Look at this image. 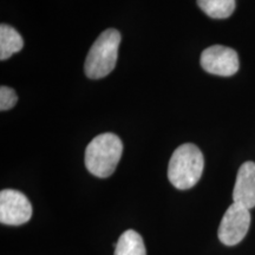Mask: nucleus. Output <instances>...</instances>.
<instances>
[{
  "mask_svg": "<svg viewBox=\"0 0 255 255\" xmlns=\"http://www.w3.org/2000/svg\"><path fill=\"white\" fill-rule=\"evenodd\" d=\"M32 205L26 196L14 189L0 193V222L7 226H20L30 221Z\"/></svg>",
  "mask_w": 255,
  "mask_h": 255,
  "instance_id": "obj_6",
  "label": "nucleus"
},
{
  "mask_svg": "<svg viewBox=\"0 0 255 255\" xmlns=\"http://www.w3.org/2000/svg\"><path fill=\"white\" fill-rule=\"evenodd\" d=\"M197 5L210 18L226 19L235 11V0H197Z\"/></svg>",
  "mask_w": 255,
  "mask_h": 255,
  "instance_id": "obj_10",
  "label": "nucleus"
},
{
  "mask_svg": "<svg viewBox=\"0 0 255 255\" xmlns=\"http://www.w3.org/2000/svg\"><path fill=\"white\" fill-rule=\"evenodd\" d=\"M251 213L246 207L233 202L228 207L219 227V240L226 246H235L244 240L251 226Z\"/></svg>",
  "mask_w": 255,
  "mask_h": 255,
  "instance_id": "obj_4",
  "label": "nucleus"
},
{
  "mask_svg": "<svg viewBox=\"0 0 255 255\" xmlns=\"http://www.w3.org/2000/svg\"><path fill=\"white\" fill-rule=\"evenodd\" d=\"M24 47V40L19 32L7 24L0 26V59L6 60Z\"/></svg>",
  "mask_w": 255,
  "mask_h": 255,
  "instance_id": "obj_8",
  "label": "nucleus"
},
{
  "mask_svg": "<svg viewBox=\"0 0 255 255\" xmlns=\"http://www.w3.org/2000/svg\"><path fill=\"white\" fill-rule=\"evenodd\" d=\"M200 62L206 72L222 77L235 75L240 66L237 51L223 45L207 47L201 55Z\"/></svg>",
  "mask_w": 255,
  "mask_h": 255,
  "instance_id": "obj_5",
  "label": "nucleus"
},
{
  "mask_svg": "<svg viewBox=\"0 0 255 255\" xmlns=\"http://www.w3.org/2000/svg\"><path fill=\"white\" fill-rule=\"evenodd\" d=\"M205 168V158L195 144L186 143L173 152L168 165V178L175 188L186 190L199 182Z\"/></svg>",
  "mask_w": 255,
  "mask_h": 255,
  "instance_id": "obj_2",
  "label": "nucleus"
},
{
  "mask_svg": "<svg viewBox=\"0 0 255 255\" xmlns=\"http://www.w3.org/2000/svg\"><path fill=\"white\" fill-rule=\"evenodd\" d=\"M115 255H146L141 235L132 229L124 232L116 244Z\"/></svg>",
  "mask_w": 255,
  "mask_h": 255,
  "instance_id": "obj_9",
  "label": "nucleus"
},
{
  "mask_svg": "<svg viewBox=\"0 0 255 255\" xmlns=\"http://www.w3.org/2000/svg\"><path fill=\"white\" fill-rule=\"evenodd\" d=\"M121 33L108 28L92 44L85 59L84 71L90 79H101L113 72L119 58Z\"/></svg>",
  "mask_w": 255,
  "mask_h": 255,
  "instance_id": "obj_3",
  "label": "nucleus"
},
{
  "mask_svg": "<svg viewBox=\"0 0 255 255\" xmlns=\"http://www.w3.org/2000/svg\"><path fill=\"white\" fill-rule=\"evenodd\" d=\"M123 152V143L113 132L96 136L85 150V167L94 176L109 177L116 170Z\"/></svg>",
  "mask_w": 255,
  "mask_h": 255,
  "instance_id": "obj_1",
  "label": "nucleus"
},
{
  "mask_svg": "<svg viewBox=\"0 0 255 255\" xmlns=\"http://www.w3.org/2000/svg\"><path fill=\"white\" fill-rule=\"evenodd\" d=\"M233 202L252 209L255 207V163L245 162L239 169L233 190Z\"/></svg>",
  "mask_w": 255,
  "mask_h": 255,
  "instance_id": "obj_7",
  "label": "nucleus"
},
{
  "mask_svg": "<svg viewBox=\"0 0 255 255\" xmlns=\"http://www.w3.org/2000/svg\"><path fill=\"white\" fill-rule=\"evenodd\" d=\"M18 97L13 89L2 85L0 88V110L7 111L17 104Z\"/></svg>",
  "mask_w": 255,
  "mask_h": 255,
  "instance_id": "obj_11",
  "label": "nucleus"
}]
</instances>
